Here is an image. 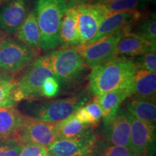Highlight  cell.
Returning a JSON list of instances; mask_svg holds the SVG:
<instances>
[{
    "label": "cell",
    "instance_id": "obj_1",
    "mask_svg": "<svg viewBox=\"0 0 156 156\" xmlns=\"http://www.w3.org/2000/svg\"><path fill=\"white\" fill-rule=\"evenodd\" d=\"M135 62L124 56L95 66L89 75V90L95 95L132 85L137 71Z\"/></svg>",
    "mask_w": 156,
    "mask_h": 156
},
{
    "label": "cell",
    "instance_id": "obj_2",
    "mask_svg": "<svg viewBox=\"0 0 156 156\" xmlns=\"http://www.w3.org/2000/svg\"><path fill=\"white\" fill-rule=\"evenodd\" d=\"M68 0H36L35 14L40 32L41 49L49 51L60 44L62 20Z\"/></svg>",
    "mask_w": 156,
    "mask_h": 156
},
{
    "label": "cell",
    "instance_id": "obj_3",
    "mask_svg": "<svg viewBox=\"0 0 156 156\" xmlns=\"http://www.w3.org/2000/svg\"><path fill=\"white\" fill-rule=\"evenodd\" d=\"M59 83L75 81L86 67L83 58L75 46L63 47L41 57Z\"/></svg>",
    "mask_w": 156,
    "mask_h": 156
},
{
    "label": "cell",
    "instance_id": "obj_4",
    "mask_svg": "<svg viewBox=\"0 0 156 156\" xmlns=\"http://www.w3.org/2000/svg\"><path fill=\"white\" fill-rule=\"evenodd\" d=\"M38 56L39 52L7 36L0 47V70L13 75L30 66Z\"/></svg>",
    "mask_w": 156,
    "mask_h": 156
},
{
    "label": "cell",
    "instance_id": "obj_5",
    "mask_svg": "<svg viewBox=\"0 0 156 156\" xmlns=\"http://www.w3.org/2000/svg\"><path fill=\"white\" fill-rule=\"evenodd\" d=\"M126 31H131V29H120L98 41L76 46L86 67L92 69L95 66L110 61L118 56L117 44Z\"/></svg>",
    "mask_w": 156,
    "mask_h": 156
},
{
    "label": "cell",
    "instance_id": "obj_6",
    "mask_svg": "<svg viewBox=\"0 0 156 156\" xmlns=\"http://www.w3.org/2000/svg\"><path fill=\"white\" fill-rule=\"evenodd\" d=\"M75 6L78 12L80 46L86 45L96 36L101 23L110 13L101 4L79 3Z\"/></svg>",
    "mask_w": 156,
    "mask_h": 156
},
{
    "label": "cell",
    "instance_id": "obj_7",
    "mask_svg": "<svg viewBox=\"0 0 156 156\" xmlns=\"http://www.w3.org/2000/svg\"><path fill=\"white\" fill-rule=\"evenodd\" d=\"M86 103V99L70 97L38 105L33 110L32 118L48 123H58L73 115Z\"/></svg>",
    "mask_w": 156,
    "mask_h": 156
},
{
    "label": "cell",
    "instance_id": "obj_8",
    "mask_svg": "<svg viewBox=\"0 0 156 156\" xmlns=\"http://www.w3.org/2000/svg\"><path fill=\"white\" fill-rule=\"evenodd\" d=\"M54 76L48 67L38 58L27 67L24 73L17 80V98L23 100H36L41 98V89L46 77Z\"/></svg>",
    "mask_w": 156,
    "mask_h": 156
},
{
    "label": "cell",
    "instance_id": "obj_9",
    "mask_svg": "<svg viewBox=\"0 0 156 156\" xmlns=\"http://www.w3.org/2000/svg\"><path fill=\"white\" fill-rule=\"evenodd\" d=\"M22 145L31 143L46 147L57 139L56 123H48L28 116L15 138Z\"/></svg>",
    "mask_w": 156,
    "mask_h": 156
},
{
    "label": "cell",
    "instance_id": "obj_10",
    "mask_svg": "<svg viewBox=\"0 0 156 156\" xmlns=\"http://www.w3.org/2000/svg\"><path fill=\"white\" fill-rule=\"evenodd\" d=\"M96 136L90 130L85 135L73 139H56L46 147L49 156H80L95 151Z\"/></svg>",
    "mask_w": 156,
    "mask_h": 156
},
{
    "label": "cell",
    "instance_id": "obj_11",
    "mask_svg": "<svg viewBox=\"0 0 156 156\" xmlns=\"http://www.w3.org/2000/svg\"><path fill=\"white\" fill-rule=\"evenodd\" d=\"M130 132L129 114L122 106L116 114L103 119V137L111 145L129 147Z\"/></svg>",
    "mask_w": 156,
    "mask_h": 156
},
{
    "label": "cell",
    "instance_id": "obj_12",
    "mask_svg": "<svg viewBox=\"0 0 156 156\" xmlns=\"http://www.w3.org/2000/svg\"><path fill=\"white\" fill-rule=\"evenodd\" d=\"M131 124L129 147L138 156H151L155 146V125L142 122L129 114Z\"/></svg>",
    "mask_w": 156,
    "mask_h": 156
},
{
    "label": "cell",
    "instance_id": "obj_13",
    "mask_svg": "<svg viewBox=\"0 0 156 156\" xmlns=\"http://www.w3.org/2000/svg\"><path fill=\"white\" fill-rule=\"evenodd\" d=\"M27 0H11L0 9V30L15 36L27 16Z\"/></svg>",
    "mask_w": 156,
    "mask_h": 156
},
{
    "label": "cell",
    "instance_id": "obj_14",
    "mask_svg": "<svg viewBox=\"0 0 156 156\" xmlns=\"http://www.w3.org/2000/svg\"><path fill=\"white\" fill-rule=\"evenodd\" d=\"M142 17L141 11H126L111 13L103 20L98 33L89 44H92L112 34L120 29H131L132 25Z\"/></svg>",
    "mask_w": 156,
    "mask_h": 156
},
{
    "label": "cell",
    "instance_id": "obj_15",
    "mask_svg": "<svg viewBox=\"0 0 156 156\" xmlns=\"http://www.w3.org/2000/svg\"><path fill=\"white\" fill-rule=\"evenodd\" d=\"M155 46L137 33L126 31L117 44V55L139 56L147 52L155 51Z\"/></svg>",
    "mask_w": 156,
    "mask_h": 156
},
{
    "label": "cell",
    "instance_id": "obj_16",
    "mask_svg": "<svg viewBox=\"0 0 156 156\" xmlns=\"http://www.w3.org/2000/svg\"><path fill=\"white\" fill-rule=\"evenodd\" d=\"M60 44L63 47H73L80 46V36L78 30V12L75 5L68 3L62 20L59 30Z\"/></svg>",
    "mask_w": 156,
    "mask_h": 156
},
{
    "label": "cell",
    "instance_id": "obj_17",
    "mask_svg": "<svg viewBox=\"0 0 156 156\" xmlns=\"http://www.w3.org/2000/svg\"><path fill=\"white\" fill-rule=\"evenodd\" d=\"M27 118L15 107L0 109V140L15 139Z\"/></svg>",
    "mask_w": 156,
    "mask_h": 156
},
{
    "label": "cell",
    "instance_id": "obj_18",
    "mask_svg": "<svg viewBox=\"0 0 156 156\" xmlns=\"http://www.w3.org/2000/svg\"><path fill=\"white\" fill-rule=\"evenodd\" d=\"M132 95V85H130L101 95H95L93 101L100 106L103 118L105 119L116 114L122 103L128 98L131 97Z\"/></svg>",
    "mask_w": 156,
    "mask_h": 156
},
{
    "label": "cell",
    "instance_id": "obj_19",
    "mask_svg": "<svg viewBox=\"0 0 156 156\" xmlns=\"http://www.w3.org/2000/svg\"><path fill=\"white\" fill-rule=\"evenodd\" d=\"M130 98L125 104L126 112L136 119L155 125V99Z\"/></svg>",
    "mask_w": 156,
    "mask_h": 156
},
{
    "label": "cell",
    "instance_id": "obj_20",
    "mask_svg": "<svg viewBox=\"0 0 156 156\" xmlns=\"http://www.w3.org/2000/svg\"><path fill=\"white\" fill-rule=\"evenodd\" d=\"M17 40L31 49L40 52V32L34 9L29 12L16 34Z\"/></svg>",
    "mask_w": 156,
    "mask_h": 156
},
{
    "label": "cell",
    "instance_id": "obj_21",
    "mask_svg": "<svg viewBox=\"0 0 156 156\" xmlns=\"http://www.w3.org/2000/svg\"><path fill=\"white\" fill-rule=\"evenodd\" d=\"M156 74L145 69H137L132 84V96L155 99Z\"/></svg>",
    "mask_w": 156,
    "mask_h": 156
},
{
    "label": "cell",
    "instance_id": "obj_22",
    "mask_svg": "<svg viewBox=\"0 0 156 156\" xmlns=\"http://www.w3.org/2000/svg\"><path fill=\"white\" fill-rule=\"evenodd\" d=\"M90 130V125L80 122L73 115L56 123L57 139H73L85 135Z\"/></svg>",
    "mask_w": 156,
    "mask_h": 156
},
{
    "label": "cell",
    "instance_id": "obj_23",
    "mask_svg": "<svg viewBox=\"0 0 156 156\" xmlns=\"http://www.w3.org/2000/svg\"><path fill=\"white\" fill-rule=\"evenodd\" d=\"M20 101L17 98V80L0 85V109L15 107Z\"/></svg>",
    "mask_w": 156,
    "mask_h": 156
},
{
    "label": "cell",
    "instance_id": "obj_24",
    "mask_svg": "<svg viewBox=\"0 0 156 156\" xmlns=\"http://www.w3.org/2000/svg\"><path fill=\"white\" fill-rule=\"evenodd\" d=\"M147 3V0H113L103 5L111 14L119 12L140 11Z\"/></svg>",
    "mask_w": 156,
    "mask_h": 156
},
{
    "label": "cell",
    "instance_id": "obj_25",
    "mask_svg": "<svg viewBox=\"0 0 156 156\" xmlns=\"http://www.w3.org/2000/svg\"><path fill=\"white\" fill-rule=\"evenodd\" d=\"M96 150V153L93 156H138L129 147L111 145L106 142L99 144Z\"/></svg>",
    "mask_w": 156,
    "mask_h": 156
},
{
    "label": "cell",
    "instance_id": "obj_26",
    "mask_svg": "<svg viewBox=\"0 0 156 156\" xmlns=\"http://www.w3.org/2000/svg\"><path fill=\"white\" fill-rule=\"evenodd\" d=\"M137 34L141 35L152 44L156 46V19L155 15H151L141 23L139 33Z\"/></svg>",
    "mask_w": 156,
    "mask_h": 156
},
{
    "label": "cell",
    "instance_id": "obj_27",
    "mask_svg": "<svg viewBox=\"0 0 156 156\" xmlns=\"http://www.w3.org/2000/svg\"><path fill=\"white\" fill-rule=\"evenodd\" d=\"M60 91V83L54 76L46 77L41 89V98H51L56 96Z\"/></svg>",
    "mask_w": 156,
    "mask_h": 156
},
{
    "label": "cell",
    "instance_id": "obj_28",
    "mask_svg": "<svg viewBox=\"0 0 156 156\" xmlns=\"http://www.w3.org/2000/svg\"><path fill=\"white\" fill-rule=\"evenodd\" d=\"M138 69H145L151 73H155L156 72V54L155 51L139 56L134 61Z\"/></svg>",
    "mask_w": 156,
    "mask_h": 156
},
{
    "label": "cell",
    "instance_id": "obj_29",
    "mask_svg": "<svg viewBox=\"0 0 156 156\" xmlns=\"http://www.w3.org/2000/svg\"><path fill=\"white\" fill-rule=\"evenodd\" d=\"M22 147L16 139L0 140V156H19Z\"/></svg>",
    "mask_w": 156,
    "mask_h": 156
},
{
    "label": "cell",
    "instance_id": "obj_30",
    "mask_svg": "<svg viewBox=\"0 0 156 156\" xmlns=\"http://www.w3.org/2000/svg\"><path fill=\"white\" fill-rule=\"evenodd\" d=\"M19 156H49L46 147L36 144L28 143L23 145Z\"/></svg>",
    "mask_w": 156,
    "mask_h": 156
},
{
    "label": "cell",
    "instance_id": "obj_31",
    "mask_svg": "<svg viewBox=\"0 0 156 156\" xmlns=\"http://www.w3.org/2000/svg\"><path fill=\"white\" fill-rule=\"evenodd\" d=\"M85 108L88 113L89 116H90L93 126L97 125L100 122L101 119L103 118L102 111H101L100 106L94 101H93V102L87 103L86 106H85Z\"/></svg>",
    "mask_w": 156,
    "mask_h": 156
},
{
    "label": "cell",
    "instance_id": "obj_32",
    "mask_svg": "<svg viewBox=\"0 0 156 156\" xmlns=\"http://www.w3.org/2000/svg\"><path fill=\"white\" fill-rule=\"evenodd\" d=\"M14 75L0 70V85H5L14 80Z\"/></svg>",
    "mask_w": 156,
    "mask_h": 156
},
{
    "label": "cell",
    "instance_id": "obj_33",
    "mask_svg": "<svg viewBox=\"0 0 156 156\" xmlns=\"http://www.w3.org/2000/svg\"><path fill=\"white\" fill-rule=\"evenodd\" d=\"M7 36V34H5L3 31L0 30V47H1L3 41H5V39L6 38V37Z\"/></svg>",
    "mask_w": 156,
    "mask_h": 156
},
{
    "label": "cell",
    "instance_id": "obj_34",
    "mask_svg": "<svg viewBox=\"0 0 156 156\" xmlns=\"http://www.w3.org/2000/svg\"><path fill=\"white\" fill-rule=\"evenodd\" d=\"M93 4H101V5H104L109 2H112L113 0H92Z\"/></svg>",
    "mask_w": 156,
    "mask_h": 156
},
{
    "label": "cell",
    "instance_id": "obj_35",
    "mask_svg": "<svg viewBox=\"0 0 156 156\" xmlns=\"http://www.w3.org/2000/svg\"><path fill=\"white\" fill-rule=\"evenodd\" d=\"M9 1H11V0H0V7H1V6H3L4 5H5L6 3H7Z\"/></svg>",
    "mask_w": 156,
    "mask_h": 156
},
{
    "label": "cell",
    "instance_id": "obj_36",
    "mask_svg": "<svg viewBox=\"0 0 156 156\" xmlns=\"http://www.w3.org/2000/svg\"><path fill=\"white\" fill-rule=\"evenodd\" d=\"M147 2H151L153 4H155V0H147Z\"/></svg>",
    "mask_w": 156,
    "mask_h": 156
},
{
    "label": "cell",
    "instance_id": "obj_37",
    "mask_svg": "<svg viewBox=\"0 0 156 156\" xmlns=\"http://www.w3.org/2000/svg\"><path fill=\"white\" fill-rule=\"evenodd\" d=\"M93 153L91 154H87V155H80V156H93Z\"/></svg>",
    "mask_w": 156,
    "mask_h": 156
}]
</instances>
